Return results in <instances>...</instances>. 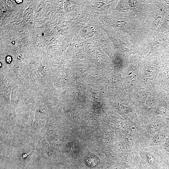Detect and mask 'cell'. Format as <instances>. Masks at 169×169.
<instances>
[{
	"label": "cell",
	"mask_w": 169,
	"mask_h": 169,
	"mask_svg": "<svg viewBox=\"0 0 169 169\" xmlns=\"http://www.w3.org/2000/svg\"><path fill=\"white\" fill-rule=\"evenodd\" d=\"M99 159L95 155H90L86 158L85 162L87 165L90 168L95 166L99 163Z\"/></svg>",
	"instance_id": "6da1fadb"
},
{
	"label": "cell",
	"mask_w": 169,
	"mask_h": 169,
	"mask_svg": "<svg viewBox=\"0 0 169 169\" xmlns=\"http://www.w3.org/2000/svg\"><path fill=\"white\" fill-rule=\"evenodd\" d=\"M161 30L164 33L169 32V14L166 13L164 20L161 27Z\"/></svg>",
	"instance_id": "7a4b0ae2"
},
{
	"label": "cell",
	"mask_w": 169,
	"mask_h": 169,
	"mask_svg": "<svg viewBox=\"0 0 169 169\" xmlns=\"http://www.w3.org/2000/svg\"><path fill=\"white\" fill-rule=\"evenodd\" d=\"M165 134L166 132L165 131L161 132L155 139L154 141L156 142L160 141L164 137Z\"/></svg>",
	"instance_id": "3957f363"
},
{
	"label": "cell",
	"mask_w": 169,
	"mask_h": 169,
	"mask_svg": "<svg viewBox=\"0 0 169 169\" xmlns=\"http://www.w3.org/2000/svg\"><path fill=\"white\" fill-rule=\"evenodd\" d=\"M162 4L163 7L167 11L166 13L169 14V1H165Z\"/></svg>",
	"instance_id": "277c9868"
},
{
	"label": "cell",
	"mask_w": 169,
	"mask_h": 169,
	"mask_svg": "<svg viewBox=\"0 0 169 169\" xmlns=\"http://www.w3.org/2000/svg\"><path fill=\"white\" fill-rule=\"evenodd\" d=\"M6 60L7 62L10 63L12 61V58L10 56H8L6 58Z\"/></svg>",
	"instance_id": "5b68a950"
},
{
	"label": "cell",
	"mask_w": 169,
	"mask_h": 169,
	"mask_svg": "<svg viewBox=\"0 0 169 169\" xmlns=\"http://www.w3.org/2000/svg\"><path fill=\"white\" fill-rule=\"evenodd\" d=\"M16 2L18 3H20L23 2V1L22 0H16L15 1Z\"/></svg>",
	"instance_id": "8992f818"
}]
</instances>
